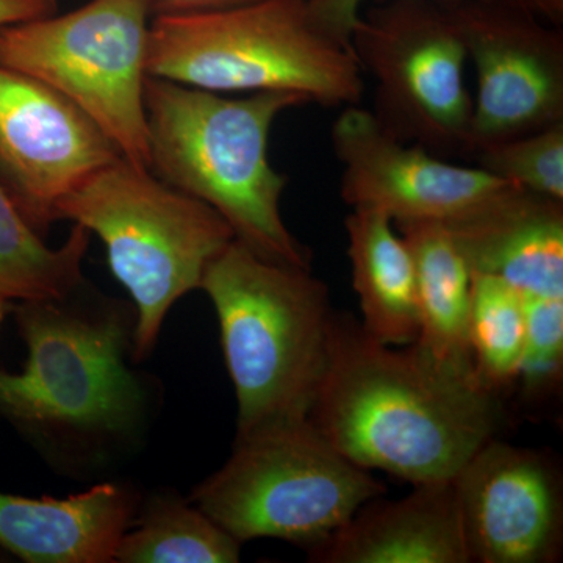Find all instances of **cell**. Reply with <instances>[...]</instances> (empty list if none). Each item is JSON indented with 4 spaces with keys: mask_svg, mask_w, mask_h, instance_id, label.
<instances>
[{
    "mask_svg": "<svg viewBox=\"0 0 563 563\" xmlns=\"http://www.w3.org/2000/svg\"><path fill=\"white\" fill-rule=\"evenodd\" d=\"M526 340L518 379L529 393L554 385L562 373L563 298L525 299Z\"/></svg>",
    "mask_w": 563,
    "mask_h": 563,
    "instance_id": "cell-23",
    "label": "cell"
},
{
    "mask_svg": "<svg viewBox=\"0 0 563 563\" xmlns=\"http://www.w3.org/2000/svg\"><path fill=\"white\" fill-rule=\"evenodd\" d=\"M306 103L309 99L295 92L229 99L147 76L150 172L217 210L235 240L265 261L310 269L312 254L282 218L288 179L273 168L268 154L274 121Z\"/></svg>",
    "mask_w": 563,
    "mask_h": 563,
    "instance_id": "cell-2",
    "label": "cell"
},
{
    "mask_svg": "<svg viewBox=\"0 0 563 563\" xmlns=\"http://www.w3.org/2000/svg\"><path fill=\"white\" fill-rule=\"evenodd\" d=\"M147 76L211 92H295L324 107L361 106L351 47L314 24L306 0L152 18Z\"/></svg>",
    "mask_w": 563,
    "mask_h": 563,
    "instance_id": "cell-5",
    "label": "cell"
},
{
    "mask_svg": "<svg viewBox=\"0 0 563 563\" xmlns=\"http://www.w3.org/2000/svg\"><path fill=\"white\" fill-rule=\"evenodd\" d=\"M121 157L68 99L0 66V185L33 231L47 233L58 203Z\"/></svg>",
    "mask_w": 563,
    "mask_h": 563,
    "instance_id": "cell-12",
    "label": "cell"
},
{
    "mask_svg": "<svg viewBox=\"0 0 563 563\" xmlns=\"http://www.w3.org/2000/svg\"><path fill=\"white\" fill-rule=\"evenodd\" d=\"M242 543L195 504L155 496L139 526L125 531L114 561L124 563H233Z\"/></svg>",
    "mask_w": 563,
    "mask_h": 563,
    "instance_id": "cell-20",
    "label": "cell"
},
{
    "mask_svg": "<svg viewBox=\"0 0 563 563\" xmlns=\"http://www.w3.org/2000/svg\"><path fill=\"white\" fill-rule=\"evenodd\" d=\"M3 318V299H0V321H2Z\"/></svg>",
    "mask_w": 563,
    "mask_h": 563,
    "instance_id": "cell-28",
    "label": "cell"
},
{
    "mask_svg": "<svg viewBox=\"0 0 563 563\" xmlns=\"http://www.w3.org/2000/svg\"><path fill=\"white\" fill-rule=\"evenodd\" d=\"M398 501L374 498L310 550L318 563H468L453 479L413 485Z\"/></svg>",
    "mask_w": 563,
    "mask_h": 563,
    "instance_id": "cell-14",
    "label": "cell"
},
{
    "mask_svg": "<svg viewBox=\"0 0 563 563\" xmlns=\"http://www.w3.org/2000/svg\"><path fill=\"white\" fill-rule=\"evenodd\" d=\"M448 229L473 272L501 277L525 299L563 298V202L517 188Z\"/></svg>",
    "mask_w": 563,
    "mask_h": 563,
    "instance_id": "cell-15",
    "label": "cell"
},
{
    "mask_svg": "<svg viewBox=\"0 0 563 563\" xmlns=\"http://www.w3.org/2000/svg\"><path fill=\"white\" fill-rule=\"evenodd\" d=\"M331 140L343 168V201L351 209L383 211L395 224H457L521 188L477 165H455L418 144L393 139L361 106L344 107Z\"/></svg>",
    "mask_w": 563,
    "mask_h": 563,
    "instance_id": "cell-11",
    "label": "cell"
},
{
    "mask_svg": "<svg viewBox=\"0 0 563 563\" xmlns=\"http://www.w3.org/2000/svg\"><path fill=\"white\" fill-rule=\"evenodd\" d=\"M57 0H0V27L57 13Z\"/></svg>",
    "mask_w": 563,
    "mask_h": 563,
    "instance_id": "cell-25",
    "label": "cell"
},
{
    "mask_svg": "<svg viewBox=\"0 0 563 563\" xmlns=\"http://www.w3.org/2000/svg\"><path fill=\"white\" fill-rule=\"evenodd\" d=\"M442 3L476 70L470 161L490 144L563 122L561 27L544 25L515 0Z\"/></svg>",
    "mask_w": 563,
    "mask_h": 563,
    "instance_id": "cell-10",
    "label": "cell"
},
{
    "mask_svg": "<svg viewBox=\"0 0 563 563\" xmlns=\"http://www.w3.org/2000/svg\"><path fill=\"white\" fill-rule=\"evenodd\" d=\"M351 49L374 80V120L393 139L470 161L473 98L465 46L439 0L363 9Z\"/></svg>",
    "mask_w": 563,
    "mask_h": 563,
    "instance_id": "cell-9",
    "label": "cell"
},
{
    "mask_svg": "<svg viewBox=\"0 0 563 563\" xmlns=\"http://www.w3.org/2000/svg\"><path fill=\"white\" fill-rule=\"evenodd\" d=\"M57 220L106 244L111 273L135 303L136 358L154 350L174 302L201 287L209 263L235 240L217 210L124 157L66 196Z\"/></svg>",
    "mask_w": 563,
    "mask_h": 563,
    "instance_id": "cell-6",
    "label": "cell"
},
{
    "mask_svg": "<svg viewBox=\"0 0 563 563\" xmlns=\"http://www.w3.org/2000/svg\"><path fill=\"white\" fill-rule=\"evenodd\" d=\"M344 228L363 331L387 346H410L420 333L412 252L383 211L355 207Z\"/></svg>",
    "mask_w": 563,
    "mask_h": 563,
    "instance_id": "cell-17",
    "label": "cell"
},
{
    "mask_svg": "<svg viewBox=\"0 0 563 563\" xmlns=\"http://www.w3.org/2000/svg\"><path fill=\"white\" fill-rule=\"evenodd\" d=\"M131 495L101 484L66 499L0 493V544L32 563H106L131 525Z\"/></svg>",
    "mask_w": 563,
    "mask_h": 563,
    "instance_id": "cell-16",
    "label": "cell"
},
{
    "mask_svg": "<svg viewBox=\"0 0 563 563\" xmlns=\"http://www.w3.org/2000/svg\"><path fill=\"white\" fill-rule=\"evenodd\" d=\"M396 225L412 252L417 274L420 333L415 344L435 361L477 376L468 343L472 266L442 222Z\"/></svg>",
    "mask_w": 563,
    "mask_h": 563,
    "instance_id": "cell-18",
    "label": "cell"
},
{
    "mask_svg": "<svg viewBox=\"0 0 563 563\" xmlns=\"http://www.w3.org/2000/svg\"><path fill=\"white\" fill-rule=\"evenodd\" d=\"M257 2V0H152V11L157 14L199 13L231 9V7L244 5V3Z\"/></svg>",
    "mask_w": 563,
    "mask_h": 563,
    "instance_id": "cell-26",
    "label": "cell"
},
{
    "mask_svg": "<svg viewBox=\"0 0 563 563\" xmlns=\"http://www.w3.org/2000/svg\"><path fill=\"white\" fill-rule=\"evenodd\" d=\"M152 0H91L0 27V66L47 85L90 118L122 157L150 169L144 110Z\"/></svg>",
    "mask_w": 563,
    "mask_h": 563,
    "instance_id": "cell-8",
    "label": "cell"
},
{
    "mask_svg": "<svg viewBox=\"0 0 563 563\" xmlns=\"http://www.w3.org/2000/svg\"><path fill=\"white\" fill-rule=\"evenodd\" d=\"M472 562L547 563L562 547L558 474L536 451L492 439L455 474Z\"/></svg>",
    "mask_w": 563,
    "mask_h": 563,
    "instance_id": "cell-13",
    "label": "cell"
},
{
    "mask_svg": "<svg viewBox=\"0 0 563 563\" xmlns=\"http://www.w3.org/2000/svg\"><path fill=\"white\" fill-rule=\"evenodd\" d=\"M385 492L307 420L236 437L190 503L242 544L269 537L313 550Z\"/></svg>",
    "mask_w": 563,
    "mask_h": 563,
    "instance_id": "cell-7",
    "label": "cell"
},
{
    "mask_svg": "<svg viewBox=\"0 0 563 563\" xmlns=\"http://www.w3.org/2000/svg\"><path fill=\"white\" fill-rule=\"evenodd\" d=\"M310 424L344 457L412 485L453 479L495 439L498 402L476 374L418 344L395 350L335 314Z\"/></svg>",
    "mask_w": 563,
    "mask_h": 563,
    "instance_id": "cell-1",
    "label": "cell"
},
{
    "mask_svg": "<svg viewBox=\"0 0 563 563\" xmlns=\"http://www.w3.org/2000/svg\"><path fill=\"white\" fill-rule=\"evenodd\" d=\"M136 314L92 291L21 302L18 328L29 358L24 372L0 369V415L41 432L121 437L146 412V390L125 354Z\"/></svg>",
    "mask_w": 563,
    "mask_h": 563,
    "instance_id": "cell-4",
    "label": "cell"
},
{
    "mask_svg": "<svg viewBox=\"0 0 563 563\" xmlns=\"http://www.w3.org/2000/svg\"><path fill=\"white\" fill-rule=\"evenodd\" d=\"M525 340L523 296L501 277L473 272L468 343L477 376L490 390L518 379Z\"/></svg>",
    "mask_w": 563,
    "mask_h": 563,
    "instance_id": "cell-21",
    "label": "cell"
},
{
    "mask_svg": "<svg viewBox=\"0 0 563 563\" xmlns=\"http://www.w3.org/2000/svg\"><path fill=\"white\" fill-rule=\"evenodd\" d=\"M540 21H547L553 27H561L563 22V0H515Z\"/></svg>",
    "mask_w": 563,
    "mask_h": 563,
    "instance_id": "cell-27",
    "label": "cell"
},
{
    "mask_svg": "<svg viewBox=\"0 0 563 563\" xmlns=\"http://www.w3.org/2000/svg\"><path fill=\"white\" fill-rule=\"evenodd\" d=\"M473 162L498 179L563 202V122L490 144L477 151Z\"/></svg>",
    "mask_w": 563,
    "mask_h": 563,
    "instance_id": "cell-22",
    "label": "cell"
},
{
    "mask_svg": "<svg viewBox=\"0 0 563 563\" xmlns=\"http://www.w3.org/2000/svg\"><path fill=\"white\" fill-rule=\"evenodd\" d=\"M88 244L90 232L76 224L62 247H47L0 185V299L27 302L69 295L85 282L81 262Z\"/></svg>",
    "mask_w": 563,
    "mask_h": 563,
    "instance_id": "cell-19",
    "label": "cell"
},
{
    "mask_svg": "<svg viewBox=\"0 0 563 563\" xmlns=\"http://www.w3.org/2000/svg\"><path fill=\"white\" fill-rule=\"evenodd\" d=\"M199 288L220 321L239 401L236 437L309 420L331 350L328 287L310 269L265 261L232 240Z\"/></svg>",
    "mask_w": 563,
    "mask_h": 563,
    "instance_id": "cell-3",
    "label": "cell"
},
{
    "mask_svg": "<svg viewBox=\"0 0 563 563\" xmlns=\"http://www.w3.org/2000/svg\"><path fill=\"white\" fill-rule=\"evenodd\" d=\"M310 18L325 35L351 47V35L366 0H306ZM446 2V0H440Z\"/></svg>",
    "mask_w": 563,
    "mask_h": 563,
    "instance_id": "cell-24",
    "label": "cell"
}]
</instances>
